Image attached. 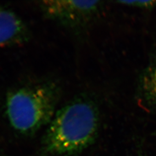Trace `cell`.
I'll use <instances>...</instances> for the list:
<instances>
[{
  "label": "cell",
  "instance_id": "cell-1",
  "mask_svg": "<svg viewBox=\"0 0 156 156\" xmlns=\"http://www.w3.org/2000/svg\"><path fill=\"white\" fill-rule=\"evenodd\" d=\"M100 127L99 112L87 97H79L56 111L42 140L48 155H76L94 144Z\"/></svg>",
  "mask_w": 156,
  "mask_h": 156
},
{
  "label": "cell",
  "instance_id": "cell-2",
  "mask_svg": "<svg viewBox=\"0 0 156 156\" xmlns=\"http://www.w3.org/2000/svg\"><path fill=\"white\" fill-rule=\"evenodd\" d=\"M60 94V86L53 81L9 91L6 98V113L12 127L24 136L36 134L53 119Z\"/></svg>",
  "mask_w": 156,
  "mask_h": 156
},
{
  "label": "cell",
  "instance_id": "cell-3",
  "mask_svg": "<svg viewBox=\"0 0 156 156\" xmlns=\"http://www.w3.org/2000/svg\"><path fill=\"white\" fill-rule=\"evenodd\" d=\"M104 2L100 1H43L40 6L47 18L75 31L89 26L99 15Z\"/></svg>",
  "mask_w": 156,
  "mask_h": 156
},
{
  "label": "cell",
  "instance_id": "cell-4",
  "mask_svg": "<svg viewBox=\"0 0 156 156\" xmlns=\"http://www.w3.org/2000/svg\"><path fill=\"white\" fill-rule=\"evenodd\" d=\"M30 37L28 27L11 10L0 6V46L20 45Z\"/></svg>",
  "mask_w": 156,
  "mask_h": 156
},
{
  "label": "cell",
  "instance_id": "cell-5",
  "mask_svg": "<svg viewBox=\"0 0 156 156\" xmlns=\"http://www.w3.org/2000/svg\"><path fill=\"white\" fill-rule=\"evenodd\" d=\"M137 93L142 106L156 109V50L140 76Z\"/></svg>",
  "mask_w": 156,
  "mask_h": 156
},
{
  "label": "cell",
  "instance_id": "cell-6",
  "mask_svg": "<svg viewBox=\"0 0 156 156\" xmlns=\"http://www.w3.org/2000/svg\"><path fill=\"white\" fill-rule=\"evenodd\" d=\"M121 5L141 9H151L156 6V0L150 1H119L116 2Z\"/></svg>",
  "mask_w": 156,
  "mask_h": 156
}]
</instances>
